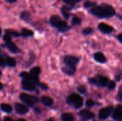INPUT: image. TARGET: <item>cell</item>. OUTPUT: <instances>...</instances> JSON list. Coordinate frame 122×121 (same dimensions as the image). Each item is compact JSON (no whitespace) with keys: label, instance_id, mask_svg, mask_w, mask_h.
I'll use <instances>...</instances> for the list:
<instances>
[{"label":"cell","instance_id":"obj_1","mask_svg":"<svg viewBox=\"0 0 122 121\" xmlns=\"http://www.w3.org/2000/svg\"><path fill=\"white\" fill-rule=\"evenodd\" d=\"M91 14L99 19H107L110 18L115 15V9L112 6L108 4H102L99 6H94L91 11Z\"/></svg>","mask_w":122,"mask_h":121},{"label":"cell","instance_id":"obj_2","mask_svg":"<svg viewBox=\"0 0 122 121\" xmlns=\"http://www.w3.org/2000/svg\"><path fill=\"white\" fill-rule=\"evenodd\" d=\"M49 23L51 26L56 28L59 32H66L70 30L71 29V27L67 24V23L61 20V18L57 15L52 16L50 18Z\"/></svg>","mask_w":122,"mask_h":121},{"label":"cell","instance_id":"obj_3","mask_svg":"<svg viewBox=\"0 0 122 121\" xmlns=\"http://www.w3.org/2000/svg\"><path fill=\"white\" fill-rule=\"evenodd\" d=\"M66 102L69 105L74 106L76 108H81L84 103L82 97L76 93H72L70 96H69L66 99Z\"/></svg>","mask_w":122,"mask_h":121},{"label":"cell","instance_id":"obj_4","mask_svg":"<svg viewBox=\"0 0 122 121\" xmlns=\"http://www.w3.org/2000/svg\"><path fill=\"white\" fill-rule=\"evenodd\" d=\"M19 98L23 103H24L26 105H27L28 106H30V107L33 106L35 103L39 102V99L37 97H36L34 96H31V95H29V94L24 93H22L20 94Z\"/></svg>","mask_w":122,"mask_h":121},{"label":"cell","instance_id":"obj_5","mask_svg":"<svg viewBox=\"0 0 122 121\" xmlns=\"http://www.w3.org/2000/svg\"><path fill=\"white\" fill-rule=\"evenodd\" d=\"M79 62V58L74 56H71V55H69V56H66L64 58V65H69V66H76Z\"/></svg>","mask_w":122,"mask_h":121},{"label":"cell","instance_id":"obj_6","mask_svg":"<svg viewBox=\"0 0 122 121\" xmlns=\"http://www.w3.org/2000/svg\"><path fill=\"white\" fill-rule=\"evenodd\" d=\"M21 86H22V88L26 91H35L36 89V85L27 78H24L22 80Z\"/></svg>","mask_w":122,"mask_h":121},{"label":"cell","instance_id":"obj_7","mask_svg":"<svg viewBox=\"0 0 122 121\" xmlns=\"http://www.w3.org/2000/svg\"><path fill=\"white\" fill-rule=\"evenodd\" d=\"M113 107L112 106H108L107 108H104L101 109L99 111V118L101 120H105L107 119L112 113Z\"/></svg>","mask_w":122,"mask_h":121},{"label":"cell","instance_id":"obj_8","mask_svg":"<svg viewBox=\"0 0 122 121\" xmlns=\"http://www.w3.org/2000/svg\"><path fill=\"white\" fill-rule=\"evenodd\" d=\"M94 78L96 80V86H102V87L107 86V83L109 81L107 77L102 76V75H97Z\"/></svg>","mask_w":122,"mask_h":121},{"label":"cell","instance_id":"obj_9","mask_svg":"<svg viewBox=\"0 0 122 121\" xmlns=\"http://www.w3.org/2000/svg\"><path fill=\"white\" fill-rule=\"evenodd\" d=\"M99 30L103 34H111L114 31V28L105 23H100L98 26Z\"/></svg>","mask_w":122,"mask_h":121},{"label":"cell","instance_id":"obj_10","mask_svg":"<svg viewBox=\"0 0 122 121\" xmlns=\"http://www.w3.org/2000/svg\"><path fill=\"white\" fill-rule=\"evenodd\" d=\"M79 116L84 121H88V120L92 119L95 116L94 114L92 112H91L90 111L86 110V109H84V110L81 111L79 112Z\"/></svg>","mask_w":122,"mask_h":121},{"label":"cell","instance_id":"obj_11","mask_svg":"<svg viewBox=\"0 0 122 121\" xmlns=\"http://www.w3.org/2000/svg\"><path fill=\"white\" fill-rule=\"evenodd\" d=\"M4 46L6 47V48H8V50L10 52L14 53H18L20 51L19 48L16 46V45L14 43L11 42V41L5 42V44L4 45Z\"/></svg>","mask_w":122,"mask_h":121},{"label":"cell","instance_id":"obj_12","mask_svg":"<svg viewBox=\"0 0 122 121\" xmlns=\"http://www.w3.org/2000/svg\"><path fill=\"white\" fill-rule=\"evenodd\" d=\"M74 6H63L61 8V14L62 15L64 16V19H68L70 16H71V14H70V11L74 9Z\"/></svg>","mask_w":122,"mask_h":121},{"label":"cell","instance_id":"obj_13","mask_svg":"<svg viewBox=\"0 0 122 121\" xmlns=\"http://www.w3.org/2000/svg\"><path fill=\"white\" fill-rule=\"evenodd\" d=\"M112 118L114 120L120 121L122 118V106L121 105H119L117 106V108L114 109L112 113Z\"/></svg>","mask_w":122,"mask_h":121},{"label":"cell","instance_id":"obj_14","mask_svg":"<svg viewBox=\"0 0 122 121\" xmlns=\"http://www.w3.org/2000/svg\"><path fill=\"white\" fill-rule=\"evenodd\" d=\"M15 110L17 113L21 114V115L26 114L29 112V108H27V106H26L25 105L21 104V103L15 104Z\"/></svg>","mask_w":122,"mask_h":121},{"label":"cell","instance_id":"obj_15","mask_svg":"<svg viewBox=\"0 0 122 121\" xmlns=\"http://www.w3.org/2000/svg\"><path fill=\"white\" fill-rule=\"evenodd\" d=\"M62 71L64 73L71 76L75 73L76 71V68L75 66H69V65H65L64 67L62 68Z\"/></svg>","mask_w":122,"mask_h":121},{"label":"cell","instance_id":"obj_16","mask_svg":"<svg viewBox=\"0 0 122 121\" xmlns=\"http://www.w3.org/2000/svg\"><path fill=\"white\" fill-rule=\"evenodd\" d=\"M94 58L97 62L100 63H105L107 62V58H106L105 56L103 54V53H102V52L95 53L94 55Z\"/></svg>","mask_w":122,"mask_h":121},{"label":"cell","instance_id":"obj_17","mask_svg":"<svg viewBox=\"0 0 122 121\" xmlns=\"http://www.w3.org/2000/svg\"><path fill=\"white\" fill-rule=\"evenodd\" d=\"M40 73H41V68H40V67H39V66H35V67L32 68L30 70L29 74L31 76H32V77L39 78V75L40 74Z\"/></svg>","mask_w":122,"mask_h":121},{"label":"cell","instance_id":"obj_18","mask_svg":"<svg viewBox=\"0 0 122 121\" xmlns=\"http://www.w3.org/2000/svg\"><path fill=\"white\" fill-rule=\"evenodd\" d=\"M41 101V103L44 106H51L54 103L53 99L49 96H42Z\"/></svg>","mask_w":122,"mask_h":121},{"label":"cell","instance_id":"obj_19","mask_svg":"<svg viewBox=\"0 0 122 121\" xmlns=\"http://www.w3.org/2000/svg\"><path fill=\"white\" fill-rule=\"evenodd\" d=\"M31 14L30 12L27 11H22L20 14V18L21 19H22L23 21H26V22H29L30 20H31Z\"/></svg>","mask_w":122,"mask_h":121},{"label":"cell","instance_id":"obj_20","mask_svg":"<svg viewBox=\"0 0 122 121\" xmlns=\"http://www.w3.org/2000/svg\"><path fill=\"white\" fill-rule=\"evenodd\" d=\"M5 61H6V66H8L9 67H15L16 65V60L10 56H6L5 58Z\"/></svg>","mask_w":122,"mask_h":121},{"label":"cell","instance_id":"obj_21","mask_svg":"<svg viewBox=\"0 0 122 121\" xmlns=\"http://www.w3.org/2000/svg\"><path fill=\"white\" fill-rule=\"evenodd\" d=\"M0 108L2 111L6 113H9L12 111V108L9 104L7 103H1L0 105Z\"/></svg>","mask_w":122,"mask_h":121},{"label":"cell","instance_id":"obj_22","mask_svg":"<svg viewBox=\"0 0 122 121\" xmlns=\"http://www.w3.org/2000/svg\"><path fill=\"white\" fill-rule=\"evenodd\" d=\"M33 35H34V32L26 28H23L20 34V36H22L24 37H29V36H32Z\"/></svg>","mask_w":122,"mask_h":121},{"label":"cell","instance_id":"obj_23","mask_svg":"<svg viewBox=\"0 0 122 121\" xmlns=\"http://www.w3.org/2000/svg\"><path fill=\"white\" fill-rule=\"evenodd\" d=\"M61 119L63 121H74V118L70 113H64L61 116Z\"/></svg>","mask_w":122,"mask_h":121},{"label":"cell","instance_id":"obj_24","mask_svg":"<svg viewBox=\"0 0 122 121\" xmlns=\"http://www.w3.org/2000/svg\"><path fill=\"white\" fill-rule=\"evenodd\" d=\"M97 2H94V1H89V0H87L84 2V6L86 9H88V8H91V7H94L97 5Z\"/></svg>","mask_w":122,"mask_h":121},{"label":"cell","instance_id":"obj_25","mask_svg":"<svg viewBox=\"0 0 122 121\" xmlns=\"http://www.w3.org/2000/svg\"><path fill=\"white\" fill-rule=\"evenodd\" d=\"M81 19L78 17V16H74L72 20H71V24L73 26H76V25H81Z\"/></svg>","mask_w":122,"mask_h":121},{"label":"cell","instance_id":"obj_26","mask_svg":"<svg viewBox=\"0 0 122 121\" xmlns=\"http://www.w3.org/2000/svg\"><path fill=\"white\" fill-rule=\"evenodd\" d=\"M5 32H6V34H9V36H14V37H18V36H20V34L19 33H18L17 31H13V30H10V29H6V30H5Z\"/></svg>","mask_w":122,"mask_h":121},{"label":"cell","instance_id":"obj_27","mask_svg":"<svg viewBox=\"0 0 122 121\" xmlns=\"http://www.w3.org/2000/svg\"><path fill=\"white\" fill-rule=\"evenodd\" d=\"M64 3H66V4H68L69 6H74V5L77 3H79L81 0H62Z\"/></svg>","mask_w":122,"mask_h":121},{"label":"cell","instance_id":"obj_28","mask_svg":"<svg viewBox=\"0 0 122 121\" xmlns=\"http://www.w3.org/2000/svg\"><path fill=\"white\" fill-rule=\"evenodd\" d=\"M107 86L109 90H114L116 88V83L113 81H109Z\"/></svg>","mask_w":122,"mask_h":121},{"label":"cell","instance_id":"obj_29","mask_svg":"<svg viewBox=\"0 0 122 121\" xmlns=\"http://www.w3.org/2000/svg\"><path fill=\"white\" fill-rule=\"evenodd\" d=\"M92 33H93V29L92 28H90V27L86 28V29H84L82 31V34H84V35H89V34H91Z\"/></svg>","mask_w":122,"mask_h":121},{"label":"cell","instance_id":"obj_30","mask_svg":"<svg viewBox=\"0 0 122 121\" xmlns=\"http://www.w3.org/2000/svg\"><path fill=\"white\" fill-rule=\"evenodd\" d=\"M94 104H95L94 101L93 100H92V99H88V100L86 101V106L88 108H92V107H93V106H94Z\"/></svg>","mask_w":122,"mask_h":121},{"label":"cell","instance_id":"obj_31","mask_svg":"<svg viewBox=\"0 0 122 121\" xmlns=\"http://www.w3.org/2000/svg\"><path fill=\"white\" fill-rule=\"evenodd\" d=\"M77 90H78V91H79V93H85V92H86V88L85 86L81 85V86H79L77 88Z\"/></svg>","mask_w":122,"mask_h":121},{"label":"cell","instance_id":"obj_32","mask_svg":"<svg viewBox=\"0 0 122 121\" xmlns=\"http://www.w3.org/2000/svg\"><path fill=\"white\" fill-rule=\"evenodd\" d=\"M3 39H4V42H7V41H11V36H9V34H6L3 36Z\"/></svg>","mask_w":122,"mask_h":121},{"label":"cell","instance_id":"obj_33","mask_svg":"<svg viewBox=\"0 0 122 121\" xmlns=\"http://www.w3.org/2000/svg\"><path fill=\"white\" fill-rule=\"evenodd\" d=\"M0 66H2V67H4L6 66L5 58H4L2 56H0Z\"/></svg>","mask_w":122,"mask_h":121},{"label":"cell","instance_id":"obj_34","mask_svg":"<svg viewBox=\"0 0 122 121\" xmlns=\"http://www.w3.org/2000/svg\"><path fill=\"white\" fill-rule=\"evenodd\" d=\"M38 86H39V87H41L42 89H44V90H46V89H48V86L47 85H46L45 83H39V84H38Z\"/></svg>","mask_w":122,"mask_h":121},{"label":"cell","instance_id":"obj_35","mask_svg":"<svg viewBox=\"0 0 122 121\" xmlns=\"http://www.w3.org/2000/svg\"><path fill=\"white\" fill-rule=\"evenodd\" d=\"M118 98H119V101H122V86H120V87H119V89Z\"/></svg>","mask_w":122,"mask_h":121},{"label":"cell","instance_id":"obj_36","mask_svg":"<svg viewBox=\"0 0 122 121\" xmlns=\"http://www.w3.org/2000/svg\"><path fill=\"white\" fill-rule=\"evenodd\" d=\"M122 34H119L118 36H117V39H118V41L120 42V43H122Z\"/></svg>","mask_w":122,"mask_h":121},{"label":"cell","instance_id":"obj_37","mask_svg":"<svg viewBox=\"0 0 122 121\" xmlns=\"http://www.w3.org/2000/svg\"><path fill=\"white\" fill-rule=\"evenodd\" d=\"M4 121H13L10 117H9V116H6V117H4Z\"/></svg>","mask_w":122,"mask_h":121},{"label":"cell","instance_id":"obj_38","mask_svg":"<svg viewBox=\"0 0 122 121\" xmlns=\"http://www.w3.org/2000/svg\"><path fill=\"white\" fill-rule=\"evenodd\" d=\"M116 79H117L118 81H119L121 80V73H119V74H118V75L116 76Z\"/></svg>","mask_w":122,"mask_h":121},{"label":"cell","instance_id":"obj_39","mask_svg":"<svg viewBox=\"0 0 122 121\" xmlns=\"http://www.w3.org/2000/svg\"><path fill=\"white\" fill-rule=\"evenodd\" d=\"M6 1H8V2H9V3H14V2H15L16 0H6Z\"/></svg>","mask_w":122,"mask_h":121},{"label":"cell","instance_id":"obj_40","mask_svg":"<svg viewBox=\"0 0 122 121\" xmlns=\"http://www.w3.org/2000/svg\"><path fill=\"white\" fill-rule=\"evenodd\" d=\"M46 121H54V120L53 119V118H49V119H48V120H46Z\"/></svg>","mask_w":122,"mask_h":121},{"label":"cell","instance_id":"obj_41","mask_svg":"<svg viewBox=\"0 0 122 121\" xmlns=\"http://www.w3.org/2000/svg\"><path fill=\"white\" fill-rule=\"evenodd\" d=\"M2 88H3V85H2V83L0 82V90H1V89H2Z\"/></svg>","mask_w":122,"mask_h":121},{"label":"cell","instance_id":"obj_42","mask_svg":"<svg viewBox=\"0 0 122 121\" xmlns=\"http://www.w3.org/2000/svg\"><path fill=\"white\" fill-rule=\"evenodd\" d=\"M16 121H26V120H24V119H19V120H17Z\"/></svg>","mask_w":122,"mask_h":121},{"label":"cell","instance_id":"obj_43","mask_svg":"<svg viewBox=\"0 0 122 121\" xmlns=\"http://www.w3.org/2000/svg\"><path fill=\"white\" fill-rule=\"evenodd\" d=\"M1 29H0V36H1Z\"/></svg>","mask_w":122,"mask_h":121},{"label":"cell","instance_id":"obj_44","mask_svg":"<svg viewBox=\"0 0 122 121\" xmlns=\"http://www.w3.org/2000/svg\"><path fill=\"white\" fill-rule=\"evenodd\" d=\"M1 76V72L0 71V76Z\"/></svg>","mask_w":122,"mask_h":121}]
</instances>
